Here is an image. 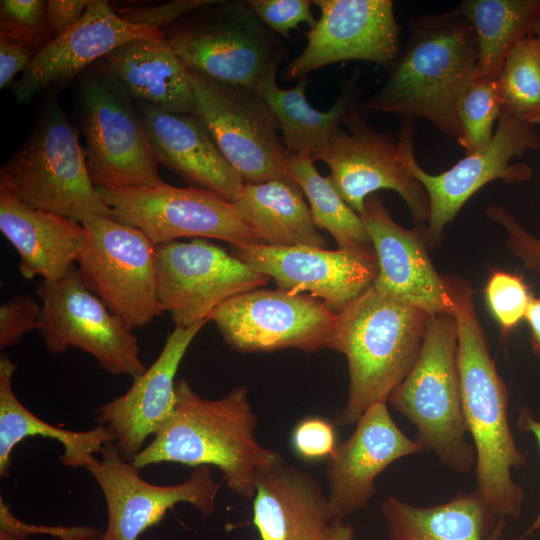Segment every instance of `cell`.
<instances>
[{
    "instance_id": "603a6c76",
    "label": "cell",
    "mask_w": 540,
    "mask_h": 540,
    "mask_svg": "<svg viewBox=\"0 0 540 540\" xmlns=\"http://www.w3.org/2000/svg\"><path fill=\"white\" fill-rule=\"evenodd\" d=\"M166 35L124 20L106 1L91 0L75 25L33 57L14 86L16 100L29 103L43 89L68 81L127 41Z\"/></svg>"
},
{
    "instance_id": "ffe728a7",
    "label": "cell",
    "mask_w": 540,
    "mask_h": 540,
    "mask_svg": "<svg viewBox=\"0 0 540 540\" xmlns=\"http://www.w3.org/2000/svg\"><path fill=\"white\" fill-rule=\"evenodd\" d=\"M360 216L377 257L373 288L428 315H453L443 276L427 253L426 226L406 229L397 224L375 194L366 199Z\"/></svg>"
},
{
    "instance_id": "ee69618b",
    "label": "cell",
    "mask_w": 540,
    "mask_h": 540,
    "mask_svg": "<svg viewBox=\"0 0 540 540\" xmlns=\"http://www.w3.org/2000/svg\"><path fill=\"white\" fill-rule=\"evenodd\" d=\"M38 52L19 41L0 37V88L8 87L19 72H24Z\"/></svg>"
},
{
    "instance_id": "74e56055",
    "label": "cell",
    "mask_w": 540,
    "mask_h": 540,
    "mask_svg": "<svg viewBox=\"0 0 540 540\" xmlns=\"http://www.w3.org/2000/svg\"><path fill=\"white\" fill-rule=\"evenodd\" d=\"M248 6L275 34L289 38V32L305 23L313 28L317 22L309 0H248Z\"/></svg>"
},
{
    "instance_id": "d6986e66",
    "label": "cell",
    "mask_w": 540,
    "mask_h": 540,
    "mask_svg": "<svg viewBox=\"0 0 540 540\" xmlns=\"http://www.w3.org/2000/svg\"><path fill=\"white\" fill-rule=\"evenodd\" d=\"M232 254L273 279L278 289L293 294L308 292L338 314L368 290L378 275L373 247L328 250L259 243L233 246Z\"/></svg>"
},
{
    "instance_id": "1f68e13d",
    "label": "cell",
    "mask_w": 540,
    "mask_h": 540,
    "mask_svg": "<svg viewBox=\"0 0 540 540\" xmlns=\"http://www.w3.org/2000/svg\"><path fill=\"white\" fill-rule=\"evenodd\" d=\"M453 9L475 35V78L496 79L510 51L530 34L540 0H464Z\"/></svg>"
},
{
    "instance_id": "e0dca14e",
    "label": "cell",
    "mask_w": 540,
    "mask_h": 540,
    "mask_svg": "<svg viewBox=\"0 0 540 540\" xmlns=\"http://www.w3.org/2000/svg\"><path fill=\"white\" fill-rule=\"evenodd\" d=\"M540 139L533 125L522 122L502 110L495 133L488 145L465 155L448 170L430 174L410 157L414 176L423 186L429 201L426 225L428 247L440 244L445 227L456 217L465 203L491 181L507 183L527 181L533 174L525 163L512 160L527 151L537 150Z\"/></svg>"
},
{
    "instance_id": "d590c367",
    "label": "cell",
    "mask_w": 540,
    "mask_h": 540,
    "mask_svg": "<svg viewBox=\"0 0 540 540\" xmlns=\"http://www.w3.org/2000/svg\"><path fill=\"white\" fill-rule=\"evenodd\" d=\"M43 0H1L0 37L24 43L37 52L53 38L46 22Z\"/></svg>"
},
{
    "instance_id": "9c48e42d",
    "label": "cell",
    "mask_w": 540,
    "mask_h": 540,
    "mask_svg": "<svg viewBox=\"0 0 540 540\" xmlns=\"http://www.w3.org/2000/svg\"><path fill=\"white\" fill-rule=\"evenodd\" d=\"M132 97L96 69L79 89V113L88 172L103 189L153 187L164 181L159 161Z\"/></svg>"
},
{
    "instance_id": "3957f363",
    "label": "cell",
    "mask_w": 540,
    "mask_h": 540,
    "mask_svg": "<svg viewBox=\"0 0 540 540\" xmlns=\"http://www.w3.org/2000/svg\"><path fill=\"white\" fill-rule=\"evenodd\" d=\"M477 46L472 27L454 9L424 14L409 24V37L383 85L360 106L364 113L425 119L459 137L457 107L475 78Z\"/></svg>"
},
{
    "instance_id": "f907efd6",
    "label": "cell",
    "mask_w": 540,
    "mask_h": 540,
    "mask_svg": "<svg viewBox=\"0 0 540 540\" xmlns=\"http://www.w3.org/2000/svg\"><path fill=\"white\" fill-rule=\"evenodd\" d=\"M93 540H111V539L105 534V532H102Z\"/></svg>"
},
{
    "instance_id": "4fadbf2b",
    "label": "cell",
    "mask_w": 540,
    "mask_h": 540,
    "mask_svg": "<svg viewBox=\"0 0 540 540\" xmlns=\"http://www.w3.org/2000/svg\"><path fill=\"white\" fill-rule=\"evenodd\" d=\"M98 189L114 218L141 230L155 246L180 237L215 238L232 246L262 243L231 201L207 189L165 182Z\"/></svg>"
},
{
    "instance_id": "7bdbcfd3",
    "label": "cell",
    "mask_w": 540,
    "mask_h": 540,
    "mask_svg": "<svg viewBox=\"0 0 540 540\" xmlns=\"http://www.w3.org/2000/svg\"><path fill=\"white\" fill-rule=\"evenodd\" d=\"M292 445L307 460L329 457L336 447L334 427L319 417L303 419L293 430Z\"/></svg>"
},
{
    "instance_id": "d6a6232c",
    "label": "cell",
    "mask_w": 540,
    "mask_h": 540,
    "mask_svg": "<svg viewBox=\"0 0 540 540\" xmlns=\"http://www.w3.org/2000/svg\"><path fill=\"white\" fill-rule=\"evenodd\" d=\"M292 178L310 204L313 221L336 241L338 249L372 247L361 216L341 197L328 177H323L311 158L287 153Z\"/></svg>"
},
{
    "instance_id": "5bb4252c",
    "label": "cell",
    "mask_w": 540,
    "mask_h": 540,
    "mask_svg": "<svg viewBox=\"0 0 540 540\" xmlns=\"http://www.w3.org/2000/svg\"><path fill=\"white\" fill-rule=\"evenodd\" d=\"M158 299L175 327L209 321L227 300L261 288L270 278L202 239L155 246Z\"/></svg>"
},
{
    "instance_id": "7a4b0ae2",
    "label": "cell",
    "mask_w": 540,
    "mask_h": 540,
    "mask_svg": "<svg viewBox=\"0 0 540 540\" xmlns=\"http://www.w3.org/2000/svg\"><path fill=\"white\" fill-rule=\"evenodd\" d=\"M170 418L130 462L138 469L159 463L216 466L233 493L253 499L260 469L285 463L281 453L262 446L257 418L241 385L219 399H206L190 383L176 381Z\"/></svg>"
},
{
    "instance_id": "ab89813d",
    "label": "cell",
    "mask_w": 540,
    "mask_h": 540,
    "mask_svg": "<svg viewBox=\"0 0 540 540\" xmlns=\"http://www.w3.org/2000/svg\"><path fill=\"white\" fill-rule=\"evenodd\" d=\"M219 0H173L159 5L125 7L118 14L126 21L165 32L185 16Z\"/></svg>"
},
{
    "instance_id": "5b68a950",
    "label": "cell",
    "mask_w": 540,
    "mask_h": 540,
    "mask_svg": "<svg viewBox=\"0 0 540 540\" xmlns=\"http://www.w3.org/2000/svg\"><path fill=\"white\" fill-rule=\"evenodd\" d=\"M0 192L80 223L93 216L114 218L90 178L78 131L52 99L26 141L1 166Z\"/></svg>"
},
{
    "instance_id": "8fae6325",
    "label": "cell",
    "mask_w": 540,
    "mask_h": 540,
    "mask_svg": "<svg viewBox=\"0 0 540 540\" xmlns=\"http://www.w3.org/2000/svg\"><path fill=\"white\" fill-rule=\"evenodd\" d=\"M36 293L42 306L37 330L49 353L74 347L113 375L136 378L146 371L133 329L87 287L78 268L55 282L41 280Z\"/></svg>"
},
{
    "instance_id": "b9f144b4",
    "label": "cell",
    "mask_w": 540,
    "mask_h": 540,
    "mask_svg": "<svg viewBox=\"0 0 540 540\" xmlns=\"http://www.w3.org/2000/svg\"><path fill=\"white\" fill-rule=\"evenodd\" d=\"M486 215L505 229L509 249L520 258L524 265L540 271V238L530 234L505 207L490 204Z\"/></svg>"
},
{
    "instance_id": "484cf974",
    "label": "cell",
    "mask_w": 540,
    "mask_h": 540,
    "mask_svg": "<svg viewBox=\"0 0 540 540\" xmlns=\"http://www.w3.org/2000/svg\"><path fill=\"white\" fill-rule=\"evenodd\" d=\"M0 231L19 256L25 279L55 282L75 266L86 239L82 223L31 207L0 192Z\"/></svg>"
},
{
    "instance_id": "7402d4cb",
    "label": "cell",
    "mask_w": 540,
    "mask_h": 540,
    "mask_svg": "<svg viewBox=\"0 0 540 540\" xmlns=\"http://www.w3.org/2000/svg\"><path fill=\"white\" fill-rule=\"evenodd\" d=\"M208 321L175 327L156 360L133 378L122 395L94 411L97 425L108 427L122 457L131 461L172 415L176 404L175 375L192 340Z\"/></svg>"
},
{
    "instance_id": "2e32d148",
    "label": "cell",
    "mask_w": 540,
    "mask_h": 540,
    "mask_svg": "<svg viewBox=\"0 0 540 540\" xmlns=\"http://www.w3.org/2000/svg\"><path fill=\"white\" fill-rule=\"evenodd\" d=\"M101 458L87 468L99 486L107 508L105 534L111 540H137L166 512L179 503L193 505L204 517L215 510L221 482L213 479L209 466H199L175 485L145 481L114 442L106 443Z\"/></svg>"
},
{
    "instance_id": "83f0119b",
    "label": "cell",
    "mask_w": 540,
    "mask_h": 540,
    "mask_svg": "<svg viewBox=\"0 0 540 540\" xmlns=\"http://www.w3.org/2000/svg\"><path fill=\"white\" fill-rule=\"evenodd\" d=\"M307 77L289 89L277 85L276 76L257 89L272 111L289 154L314 159L326 149L336 130L356 109L361 94L357 77L342 86V92L327 111L312 107L306 99Z\"/></svg>"
},
{
    "instance_id": "f1b7e54d",
    "label": "cell",
    "mask_w": 540,
    "mask_h": 540,
    "mask_svg": "<svg viewBox=\"0 0 540 540\" xmlns=\"http://www.w3.org/2000/svg\"><path fill=\"white\" fill-rule=\"evenodd\" d=\"M231 202L263 244L327 247L304 193L293 178L243 184Z\"/></svg>"
},
{
    "instance_id": "d4e9b609",
    "label": "cell",
    "mask_w": 540,
    "mask_h": 540,
    "mask_svg": "<svg viewBox=\"0 0 540 540\" xmlns=\"http://www.w3.org/2000/svg\"><path fill=\"white\" fill-rule=\"evenodd\" d=\"M334 519L310 473L285 463L258 471L253 524L262 540H328Z\"/></svg>"
},
{
    "instance_id": "f546056e",
    "label": "cell",
    "mask_w": 540,
    "mask_h": 540,
    "mask_svg": "<svg viewBox=\"0 0 540 540\" xmlns=\"http://www.w3.org/2000/svg\"><path fill=\"white\" fill-rule=\"evenodd\" d=\"M17 365L6 354L0 356V476H9L12 452L30 436L58 441L63 447L62 464L69 468H88L106 443L114 442V434L103 425L87 431L66 430L49 424L30 412L16 397L12 378Z\"/></svg>"
},
{
    "instance_id": "ac0fdd59",
    "label": "cell",
    "mask_w": 540,
    "mask_h": 540,
    "mask_svg": "<svg viewBox=\"0 0 540 540\" xmlns=\"http://www.w3.org/2000/svg\"><path fill=\"white\" fill-rule=\"evenodd\" d=\"M320 10L302 52L289 61L283 79L306 77L324 66L366 61L389 70L400 55L401 28L391 0H313Z\"/></svg>"
},
{
    "instance_id": "4dcf8cb0",
    "label": "cell",
    "mask_w": 540,
    "mask_h": 540,
    "mask_svg": "<svg viewBox=\"0 0 540 540\" xmlns=\"http://www.w3.org/2000/svg\"><path fill=\"white\" fill-rule=\"evenodd\" d=\"M387 540H493L484 530L490 513L476 490L451 500L417 507L389 495L381 504Z\"/></svg>"
},
{
    "instance_id": "277c9868",
    "label": "cell",
    "mask_w": 540,
    "mask_h": 540,
    "mask_svg": "<svg viewBox=\"0 0 540 540\" xmlns=\"http://www.w3.org/2000/svg\"><path fill=\"white\" fill-rule=\"evenodd\" d=\"M429 316L373 286L339 314L329 349L346 357L349 390L337 425H354L372 404L387 401L419 354Z\"/></svg>"
},
{
    "instance_id": "836d02e7",
    "label": "cell",
    "mask_w": 540,
    "mask_h": 540,
    "mask_svg": "<svg viewBox=\"0 0 540 540\" xmlns=\"http://www.w3.org/2000/svg\"><path fill=\"white\" fill-rule=\"evenodd\" d=\"M502 110L540 124V36L529 34L506 57L496 78Z\"/></svg>"
},
{
    "instance_id": "bcb514c9",
    "label": "cell",
    "mask_w": 540,
    "mask_h": 540,
    "mask_svg": "<svg viewBox=\"0 0 540 540\" xmlns=\"http://www.w3.org/2000/svg\"><path fill=\"white\" fill-rule=\"evenodd\" d=\"M517 426L522 431H528L532 433L535 436L540 446V422L534 419L528 410L524 408L520 409L519 417L517 420ZM539 528H540V510L534 520V523L531 526L530 531H535Z\"/></svg>"
},
{
    "instance_id": "ba28073f",
    "label": "cell",
    "mask_w": 540,
    "mask_h": 540,
    "mask_svg": "<svg viewBox=\"0 0 540 540\" xmlns=\"http://www.w3.org/2000/svg\"><path fill=\"white\" fill-rule=\"evenodd\" d=\"M360 112L359 107L344 120L314 162L327 164L331 183L359 215L370 195L388 189L402 197L414 222H427L428 197L409 163L414 154V121L402 120L396 140L390 131L371 126Z\"/></svg>"
},
{
    "instance_id": "c3c4849f",
    "label": "cell",
    "mask_w": 540,
    "mask_h": 540,
    "mask_svg": "<svg viewBox=\"0 0 540 540\" xmlns=\"http://www.w3.org/2000/svg\"><path fill=\"white\" fill-rule=\"evenodd\" d=\"M354 535L353 526L336 518L331 523L328 540H353Z\"/></svg>"
},
{
    "instance_id": "8d00e7d4",
    "label": "cell",
    "mask_w": 540,
    "mask_h": 540,
    "mask_svg": "<svg viewBox=\"0 0 540 540\" xmlns=\"http://www.w3.org/2000/svg\"><path fill=\"white\" fill-rule=\"evenodd\" d=\"M489 307L502 330H512L525 317L532 296L522 278L504 271H494L486 285Z\"/></svg>"
},
{
    "instance_id": "4316f807",
    "label": "cell",
    "mask_w": 540,
    "mask_h": 540,
    "mask_svg": "<svg viewBox=\"0 0 540 540\" xmlns=\"http://www.w3.org/2000/svg\"><path fill=\"white\" fill-rule=\"evenodd\" d=\"M97 69L140 103L194 114L195 99L189 70L166 36L127 41L99 60Z\"/></svg>"
},
{
    "instance_id": "f6af8a7d",
    "label": "cell",
    "mask_w": 540,
    "mask_h": 540,
    "mask_svg": "<svg viewBox=\"0 0 540 540\" xmlns=\"http://www.w3.org/2000/svg\"><path fill=\"white\" fill-rule=\"evenodd\" d=\"M91 0H49L46 3V22L52 38L75 25L84 15Z\"/></svg>"
},
{
    "instance_id": "6da1fadb",
    "label": "cell",
    "mask_w": 540,
    "mask_h": 540,
    "mask_svg": "<svg viewBox=\"0 0 540 540\" xmlns=\"http://www.w3.org/2000/svg\"><path fill=\"white\" fill-rule=\"evenodd\" d=\"M443 279L457 325L462 409L476 454L475 490L492 515L516 518L525 496L511 472L526 458L509 426L507 389L490 356L470 282L457 275Z\"/></svg>"
},
{
    "instance_id": "9a60e30c",
    "label": "cell",
    "mask_w": 540,
    "mask_h": 540,
    "mask_svg": "<svg viewBox=\"0 0 540 540\" xmlns=\"http://www.w3.org/2000/svg\"><path fill=\"white\" fill-rule=\"evenodd\" d=\"M338 316L308 294L258 288L227 300L210 320L226 344L237 351L295 348L312 353L329 349Z\"/></svg>"
},
{
    "instance_id": "e575fe53",
    "label": "cell",
    "mask_w": 540,
    "mask_h": 540,
    "mask_svg": "<svg viewBox=\"0 0 540 540\" xmlns=\"http://www.w3.org/2000/svg\"><path fill=\"white\" fill-rule=\"evenodd\" d=\"M502 112L496 79L475 78L461 97L457 116L460 125L458 144L465 155L490 143ZM496 129V128H495Z\"/></svg>"
},
{
    "instance_id": "cb8c5ba5",
    "label": "cell",
    "mask_w": 540,
    "mask_h": 540,
    "mask_svg": "<svg viewBox=\"0 0 540 540\" xmlns=\"http://www.w3.org/2000/svg\"><path fill=\"white\" fill-rule=\"evenodd\" d=\"M138 113L159 163L189 187L207 189L233 200L243 182L194 114L145 103H140Z\"/></svg>"
},
{
    "instance_id": "30bf717a",
    "label": "cell",
    "mask_w": 540,
    "mask_h": 540,
    "mask_svg": "<svg viewBox=\"0 0 540 540\" xmlns=\"http://www.w3.org/2000/svg\"><path fill=\"white\" fill-rule=\"evenodd\" d=\"M82 224L86 239L77 263L87 287L132 329L161 316L155 245L115 218L93 216Z\"/></svg>"
},
{
    "instance_id": "7c38bea8",
    "label": "cell",
    "mask_w": 540,
    "mask_h": 540,
    "mask_svg": "<svg viewBox=\"0 0 540 540\" xmlns=\"http://www.w3.org/2000/svg\"><path fill=\"white\" fill-rule=\"evenodd\" d=\"M194 115L243 184L292 178L279 126L256 92L221 85L189 71Z\"/></svg>"
},
{
    "instance_id": "8992f818",
    "label": "cell",
    "mask_w": 540,
    "mask_h": 540,
    "mask_svg": "<svg viewBox=\"0 0 540 540\" xmlns=\"http://www.w3.org/2000/svg\"><path fill=\"white\" fill-rule=\"evenodd\" d=\"M458 333L450 314L430 315L419 354L387 399L417 429L424 451L451 470L467 473L476 454L467 441L457 364Z\"/></svg>"
},
{
    "instance_id": "816d5d0a",
    "label": "cell",
    "mask_w": 540,
    "mask_h": 540,
    "mask_svg": "<svg viewBox=\"0 0 540 540\" xmlns=\"http://www.w3.org/2000/svg\"><path fill=\"white\" fill-rule=\"evenodd\" d=\"M57 540H69V539L60 538V539H57Z\"/></svg>"
},
{
    "instance_id": "7dc6e473",
    "label": "cell",
    "mask_w": 540,
    "mask_h": 540,
    "mask_svg": "<svg viewBox=\"0 0 540 540\" xmlns=\"http://www.w3.org/2000/svg\"><path fill=\"white\" fill-rule=\"evenodd\" d=\"M524 318L532 331L534 349L540 354V298H531Z\"/></svg>"
},
{
    "instance_id": "44dd1931",
    "label": "cell",
    "mask_w": 540,
    "mask_h": 540,
    "mask_svg": "<svg viewBox=\"0 0 540 540\" xmlns=\"http://www.w3.org/2000/svg\"><path fill=\"white\" fill-rule=\"evenodd\" d=\"M425 452L391 417L387 401L372 404L352 435L328 457V502L334 518L365 509L376 493L375 480L396 460Z\"/></svg>"
},
{
    "instance_id": "f35d334b",
    "label": "cell",
    "mask_w": 540,
    "mask_h": 540,
    "mask_svg": "<svg viewBox=\"0 0 540 540\" xmlns=\"http://www.w3.org/2000/svg\"><path fill=\"white\" fill-rule=\"evenodd\" d=\"M42 306L26 294H16L0 306V348L19 344L25 334L38 329Z\"/></svg>"
},
{
    "instance_id": "60d3db41",
    "label": "cell",
    "mask_w": 540,
    "mask_h": 540,
    "mask_svg": "<svg viewBox=\"0 0 540 540\" xmlns=\"http://www.w3.org/2000/svg\"><path fill=\"white\" fill-rule=\"evenodd\" d=\"M44 534L69 540H93L100 532L90 526L34 525L18 519L0 496V540H28L31 535Z\"/></svg>"
},
{
    "instance_id": "52a82bcc",
    "label": "cell",
    "mask_w": 540,
    "mask_h": 540,
    "mask_svg": "<svg viewBox=\"0 0 540 540\" xmlns=\"http://www.w3.org/2000/svg\"><path fill=\"white\" fill-rule=\"evenodd\" d=\"M167 40L186 68L215 83L252 91L277 76L288 52L246 1H218L175 23Z\"/></svg>"
},
{
    "instance_id": "681fc988",
    "label": "cell",
    "mask_w": 540,
    "mask_h": 540,
    "mask_svg": "<svg viewBox=\"0 0 540 540\" xmlns=\"http://www.w3.org/2000/svg\"><path fill=\"white\" fill-rule=\"evenodd\" d=\"M530 34L540 36V13L530 31Z\"/></svg>"
}]
</instances>
